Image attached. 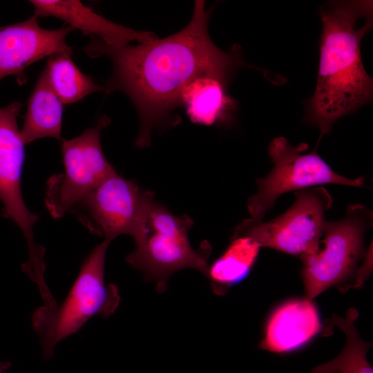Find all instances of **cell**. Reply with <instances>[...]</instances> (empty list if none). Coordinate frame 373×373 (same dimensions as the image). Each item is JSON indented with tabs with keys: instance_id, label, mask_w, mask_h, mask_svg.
Instances as JSON below:
<instances>
[{
	"instance_id": "1",
	"label": "cell",
	"mask_w": 373,
	"mask_h": 373,
	"mask_svg": "<svg viewBox=\"0 0 373 373\" xmlns=\"http://www.w3.org/2000/svg\"><path fill=\"white\" fill-rule=\"evenodd\" d=\"M211 11L204 1H195L189 23L171 36L126 46L91 37L84 47L90 57L111 60L113 73L103 92H123L134 104L140 119L137 147L149 146L152 131L169 124L183 89L192 80L211 76L229 84L238 68L249 66L239 46L224 52L212 41L208 32Z\"/></svg>"
},
{
	"instance_id": "2",
	"label": "cell",
	"mask_w": 373,
	"mask_h": 373,
	"mask_svg": "<svg viewBox=\"0 0 373 373\" xmlns=\"http://www.w3.org/2000/svg\"><path fill=\"white\" fill-rule=\"evenodd\" d=\"M372 8L370 1H334L320 8L318 79L304 117L320 130L317 145L336 120L372 100L373 82L360 49L361 39L372 27Z\"/></svg>"
},
{
	"instance_id": "3",
	"label": "cell",
	"mask_w": 373,
	"mask_h": 373,
	"mask_svg": "<svg viewBox=\"0 0 373 373\" xmlns=\"http://www.w3.org/2000/svg\"><path fill=\"white\" fill-rule=\"evenodd\" d=\"M111 242L104 240L93 248L82 263L79 272L64 300L44 305L32 315L44 359H50L56 346L75 334L94 316L113 314L120 302L119 289L104 279L106 254Z\"/></svg>"
},
{
	"instance_id": "4",
	"label": "cell",
	"mask_w": 373,
	"mask_h": 373,
	"mask_svg": "<svg viewBox=\"0 0 373 373\" xmlns=\"http://www.w3.org/2000/svg\"><path fill=\"white\" fill-rule=\"evenodd\" d=\"M192 226L189 216H176L153 198L126 262L140 271L145 280L155 283L160 293L166 290L169 277L179 270L192 268L207 276L211 247L207 242L198 249L192 247L188 237Z\"/></svg>"
},
{
	"instance_id": "5",
	"label": "cell",
	"mask_w": 373,
	"mask_h": 373,
	"mask_svg": "<svg viewBox=\"0 0 373 373\" xmlns=\"http://www.w3.org/2000/svg\"><path fill=\"white\" fill-rule=\"evenodd\" d=\"M372 221L368 208L354 204L347 207L342 219L327 222L316 246L300 257L306 298L312 300L356 273L358 261L366 254L364 236Z\"/></svg>"
},
{
	"instance_id": "6",
	"label": "cell",
	"mask_w": 373,
	"mask_h": 373,
	"mask_svg": "<svg viewBox=\"0 0 373 373\" xmlns=\"http://www.w3.org/2000/svg\"><path fill=\"white\" fill-rule=\"evenodd\" d=\"M309 146L291 145L283 137H275L268 147L273 167L265 177L256 180L257 192L248 200L249 222L262 221L283 194L309 186L335 184L361 187L364 178H346L335 172L316 153H308Z\"/></svg>"
},
{
	"instance_id": "7",
	"label": "cell",
	"mask_w": 373,
	"mask_h": 373,
	"mask_svg": "<svg viewBox=\"0 0 373 373\" xmlns=\"http://www.w3.org/2000/svg\"><path fill=\"white\" fill-rule=\"evenodd\" d=\"M21 107L20 102L0 107V200L3 204V217L10 219L18 226L27 243L28 257L21 269L41 288L46 285L45 249L35 242L33 234V227L39 216L26 205L21 190L26 157V144L17 124Z\"/></svg>"
},
{
	"instance_id": "8",
	"label": "cell",
	"mask_w": 373,
	"mask_h": 373,
	"mask_svg": "<svg viewBox=\"0 0 373 373\" xmlns=\"http://www.w3.org/2000/svg\"><path fill=\"white\" fill-rule=\"evenodd\" d=\"M111 123L106 115L80 135L62 140L64 172L52 175L46 182L44 202L55 219L61 218L92 189L115 171L106 160L101 145V133Z\"/></svg>"
},
{
	"instance_id": "9",
	"label": "cell",
	"mask_w": 373,
	"mask_h": 373,
	"mask_svg": "<svg viewBox=\"0 0 373 373\" xmlns=\"http://www.w3.org/2000/svg\"><path fill=\"white\" fill-rule=\"evenodd\" d=\"M294 203L283 213L267 222L243 220L232 238L247 236L260 247L274 249L300 257L310 251L320 240L327 220L325 213L333 199L323 186L295 191Z\"/></svg>"
},
{
	"instance_id": "10",
	"label": "cell",
	"mask_w": 373,
	"mask_h": 373,
	"mask_svg": "<svg viewBox=\"0 0 373 373\" xmlns=\"http://www.w3.org/2000/svg\"><path fill=\"white\" fill-rule=\"evenodd\" d=\"M153 193L116 171L92 189L70 213L90 233L111 242L127 234L135 240Z\"/></svg>"
},
{
	"instance_id": "11",
	"label": "cell",
	"mask_w": 373,
	"mask_h": 373,
	"mask_svg": "<svg viewBox=\"0 0 373 373\" xmlns=\"http://www.w3.org/2000/svg\"><path fill=\"white\" fill-rule=\"evenodd\" d=\"M38 17L0 26V81L7 76L21 77L30 65L59 52H71L66 43L74 30L70 26L50 30L41 28Z\"/></svg>"
},
{
	"instance_id": "12",
	"label": "cell",
	"mask_w": 373,
	"mask_h": 373,
	"mask_svg": "<svg viewBox=\"0 0 373 373\" xmlns=\"http://www.w3.org/2000/svg\"><path fill=\"white\" fill-rule=\"evenodd\" d=\"M37 17H53L61 19L84 35L97 37L115 46H126L156 39L151 32L136 30L115 23L95 12L77 0H32Z\"/></svg>"
},
{
	"instance_id": "13",
	"label": "cell",
	"mask_w": 373,
	"mask_h": 373,
	"mask_svg": "<svg viewBox=\"0 0 373 373\" xmlns=\"http://www.w3.org/2000/svg\"><path fill=\"white\" fill-rule=\"evenodd\" d=\"M321 327L318 311L312 300H291L272 312L259 347L275 354L289 353L303 347Z\"/></svg>"
},
{
	"instance_id": "14",
	"label": "cell",
	"mask_w": 373,
	"mask_h": 373,
	"mask_svg": "<svg viewBox=\"0 0 373 373\" xmlns=\"http://www.w3.org/2000/svg\"><path fill=\"white\" fill-rule=\"evenodd\" d=\"M228 84L216 77L201 76L185 86L180 103L192 122L211 126L228 120L235 108V102L227 94Z\"/></svg>"
},
{
	"instance_id": "15",
	"label": "cell",
	"mask_w": 373,
	"mask_h": 373,
	"mask_svg": "<svg viewBox=\"0 0 373 373\" xmlns=\"http://www.w3.org/2000/svg\"><path fill=\"white\" fill-rule=\"evenodd\" d=\"M63 104L42 71L28 100L23 124L20 130L26 144L45 137L63 140L61 136L64 110Z\"/></svg>"
},
{
	"instance_id": "16",
	"label": "cell",
	"mask_w": 373,
	"mask_h": 373,
	"mask_svg": "<svg viewBox=\"0 0 373 373\" xmlns=\"http://www.w3.org/2000/svg\"><path fill=\"white\" fill-rule=\"evenodd\" d=\"M232 239L225 251L209 265L207 276L213 291L218 295L225 294L249 275L261 247L247 236Z\"/></svg>"
},
{
	"instance_id": "17",
	"label": "cell",
	"mask_w": 373,
	"mask_h": 373,
	"mask_svg": "<svg viewBox=\"0 0 373 373\" xmlns=\"http://www.w3.org/2000/svg\"><path fill=\"white\" fill-rule=\"evenodd\" d=\"M71 54L63 51L49 56L43 70L50 86L64 104L77 102L95 92H103L102 86L78 68Z\"/></svg>"
},
{
	"instance_id": "18",
	"label": "cell",
	"mask_w": 373,
	"mask_h": 373,
	"mask_svg": "<svg viewBox=\"0 0 373 373\" xmlns=\"http://www.w3.org/2000/svg\"><path fill=\"white\" fill-rule=\"evenodd\" d=\"M358 317L355 308H350L345 317L332 316V323L345 334V345L336 358L316 366L310 373H373L367 359V352L372 343L360 337L354 324Z\"/></svg>"
},
{
	"instance_id": "19",
	"label": "cell",
	"mask_w": 373,
	"mask_h": 373,
	"mask_svg": "<svg viewBox=\"0 0 373 373\" xmlns=\"http://www.w3.org/2000/svg\"><path fill=\"white\" fill-rule=\"evenodd\" d=\"M365 262L360 269L356 271L355 283L352 285V287H361L365 279L369 276L372 267V247L366 251L365 256Z\"/></svg>"
},
{
	"instance_id": "20",
	"label": "cell",
	"mask_w": 373,
	"mask_h": 373,
	"mask_svg": "<svg viewBox=\"0 0 373 373\" xmlns=\"http://www.w3.org/2000/svg\"><path fill=\"white\" fill-rule=\"evenodd\" d=\"M10 367V363L0 360V373H6Z\"/></svg>"
}]
</instances>
